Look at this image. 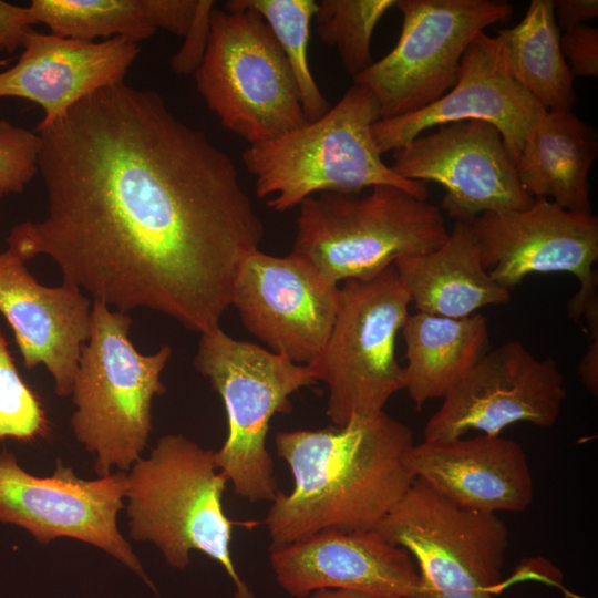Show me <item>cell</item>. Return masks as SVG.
<instances>
[{
    "mask_svg": "<svg viewBox=\"0 0 598 598\" xmlns=\"http://www.w3.org/2000/svg\"><path fill=\"white\" fill-rule=\"evenodd\" d=\"M35 131L47 214L13 226L7 249L25 262L48 256L63 285L115 310L220 328L265 234L231 157L157 92L124 81Z\"/></svg>",
    "mask_w": 598,
    "mask_h": 598,
    "instance_id": "cell-1",
    "label": "cell"
},
{
    "mask_svg": "<svg viewBox=\"0 0 598 598\" xmlns=\"http://www.w3.org/2000/svg\"><path fill=\"white\" fill-rule=\"evenodd\" d=\"M411 429L384 411L343 427L279 431L276 451L293 488L278 492L265 517L271 546L323 529H372L411 487Z\"/></svg>",
    "mask_w": 598,
    "mask_h": 598,
    "instance_id": "cell-2",
    "label": "cell"
},
{
    "mask_svg": "<svg viewBox=\"0 0 598 598\" xmlns=\"http://www.w3.org/2000/svg\"><path fill=\"white\" fill-rule=\"evenodd\" d=\"M379 120L374 95L353 83L320 118L249 145L241 159L255 178L257 196L275 212L299 206L321 193L359 194L382 185L426 200L425 183L403 178L382 159L372 134Z\"/></svg>",
    "mask_w": 598,
    "mask_h": 598,
    "instance_id": "cell-3",
    "label": "cell"
},
{
    "mask_svg": "<svg viewBox=\"0 0 598 598\" xmlns=\"http://www.w3.org/2000/svg\"><path fill=\"white\" fill-rule=\"evenodd\" d=\"M227 482L214 450L182 434L162 436L126 473L130 536L152 542L177 569L189 565L190 551H200L224 568L235 598H255L231 558L234 523L223 507Z\"/></svg>",
    "mask_w": 598,
    "mask_h": 598,
    "instance_id": "cell-4",
    "label": "cell"
},
{
    "mask_svg": "<svg viewBox=\"0 0 598 598\" xmlns=\"http://www.w3.org/2000/svg\"><path fill=\"white\" fill-rule=\"evenodd\" d=\"M127 312L93 301L89 340L82 347L72 388L71 429L95 456L99 477L130 470L152 432V403L165 393L161 375L172 349L140 353L130 339Z\"/></svg>",
    "mask_w": 598,
    "mask_h": 598,
    "instance_id": "cell-5",
    "label": "cell"
},
{
    "mask_svg": "<svg viewBox=\"0 0 598 598\" xmlns=\"http://www.w3.org/2000/svg\"><path fill=\"white\" fill-rule=\"evenodd\" d=\"M292 251L330 286L370 279L401 257L440 247L448 230L439 206L394 186L367 195L321 193L299 205Z\"/></svg>",
    "mask_w": 598,
    "mask_h": 598,
    "instance_id": "cell-6",
    "label": "cell"
},
{
    "mask_svg": "<svg viewBox=\"0 0 598 598\" xmlns=\"http://www.w3.org/2000/svg\"><path fill=\"white\" fill-rule=\"evenodd\" d=\"M199 336L194 367L220 395L227 416V437L215 451L217 467L236 495L271 502L279 491L267 448L270 420L289 413L290 396L315 384L316 377L308 365L234 339L221 328Z\"/></svg>",
    "mask_w": 598,
    "mask_h": 598,
    "instance_id": "cell-7",
    "label": "cell"
},
{
    "mask_svg": "<svg viewBox=\"0 0 598 598\" xmlns=\"http://www.w3.org/2000/svg\"><path fill=\"white\" fill-rule=\"evenodd\" d=\"M196 86L221 125L249 145L303 126L299 92L287 59L264 18L235 0L213 9Z\"/></svg>",
    "mask_w": 598,
    "mask_h": 598,
    "instance_id": "cell-8",
    "label": "cell"
},
{
    "mask_svg": "<svg viewBox=\"0 0 598 598\" xmlns=\"http://www.w3.org/2000/svg\"><path fill=\"white\" fill-rule=\"evenodd\" d=\"M410 295L394 265L370 279L339 287L333 327L318 359L308 365L328 386L327 415L334 427L383 412L404 389L395 339L409 316Z\"/></svg>",
    "mask_w": 598,
    "mask_h": 598,
    "instance_id": "cell-9",
    "label": "cell"
},
{
    "mask_svg": "<svg viewBox=\"0 0 598 598\" xmlns=\"http://www.w3.org/2000/svg\"><path fill=\"white\" fill-rule=\"evenodd\" d=\"M375 528L414 560L416 598H497L509 530L496 514L456 506L415 478Z\"/></svg>",
    "mask_w": 598,
    "mask_h": 598,
    "instance_id": "cell-10",
    "label": "cell"
},
{
    "mask_svg": "<svg viewBox=\"0 0 598 598\" xmlns=\"http://www.w3.org/2000/svg\"><path fill=\"white\" fill-rule=\"evenodd\" d=\"M394 8L402 14L395 47L352 79L374 95L381 118L413 113L447 93L472 41L513 14L507 2L491 0H396Z\"/></svg>",
    "mask_w": 598,
    "mask_h": 598,
    "instance_id": "cell-11",
    "label": "cell"
},
{
    "mask_svg": "<svg viewBox=\"0 0 598 598\" xmlns=\"http://www.w3.org/2000/svg\"><path fill=\"white\" fill-rule=\"evenodd\" d=\"M125 483L124 471L83 480L60 460L51 476H34L20 466L13 453L3 448L0 452V523L19 526L42 544L69 537L93 545L124 564L157 592L117 527V514L124 507Z\"/></svg>",
    "mask_w": 598,
    "mask_h": 598,
    "instance_id": "cell-12",
    "label": "cell"
},
{
    "mask_svg": "<svg viewBox=\"0 0 598 598\" xmlns=\"http://www.w3.org/2000/svg\"><path fill=\"white\" fill-rule=\"evenodd\" d=\"M482 264L492 279L511 290L534 274L568 272L580 289L568 305L579 323L597 296L598 218L567 210L548 198H534L520 210L484 213L472 223Z\"/></svg>",
    "mask_w": 598,
    "mask_h": 598,
    "instance_id": "cell-13",
    "label": "cell"
},
{
    "mask_svg": "<svg viewBox=\"0 0 598 598\" xmlns=\"http://www.w3.org/2000/svg\"><path fill=\"white\" fill-rule=\"evenodd\" d=\"M567 398L554 358H536L520 341L489 349L426 421L424 440L463 437L468 431L498 436L516 423L550 427Z\"/></svg>",
    "mask_w": 598,
    "mask_h": 598,
    "instance_id": "cell-14",
    "label": "cell"
},
{
    "mask_svg": "<svg viewBox=\"0 0 598 598\" xmlns=\"http://www.w3.org/2000/svg\"><path fill=\"white\" fill-rule=\"evenodd\" d=\"M390 166L405 179L440 184L445 190L440 209L456 223L525 209L534 200L519 183L499 131L485 121L451 123L419 135L393 151Z\"/></svg>",
    "mask_w": 598,
    "mask_h": 598,
    "instance_id": "cell-15",
    "label": "cell"
},
{
    "mask_svg": "<svg viewBox=\"0 0 598 598\" xmlns=\"http://www.w3.org/2000/svg\"><path fill=\"white\" fill-rule=\"evenodd\" d=\"M338 303L339 287L328 285L302 257L260 250L240 265L231 301L252 336L302 365L322 352Z\"/></svg>",
    "mask_w": 598,
    "mask_h": 598,
    "instance_id": "cell-16",
    "label": "cell"
},
{
    "mask_svg": "<svg viewBox=\"0 0 598 598\" xmlns=\"http://www.w3.org/2000/svg\"><path fill=\"white\" fill-rule=\"evenodd\" d=\"M278 585L307 598L320 589H349L379 598H416L420 578L411 555L377 528L323 529L270 547Z\"/></svg>",
    "mask_w": 598,
    "mask_h": 598,
    "instance_id": "cell-17",
    "label": "cell"
},
{
    "mask_svg": "<svg viewBox=\"0 0 598 598\" xmlns=\"http://www.w3.org/2000/svg\"><path fill=\"white\" fill-rule=\"evenodd\" d=\"M546 110L498 62L494 37L480 33L464 52L457 81L443 96L410 114L381 118L372 134L382 154L408 144L425 130L463 121H485L501 133L516 164L523 144Z\"/></svg>",
    "mask_w": 598,
    "mask_h": 598,
    "instance_id": "cell-18",
    "label": "cell"
},
{
    "mask_svg": "<svg viewBox=\"0 0 598 598\" xmlns=\"http://www.w3.org/2000/svg\"><path fill=\"white\" fill-rule=\"evenodd\" d=\"M91 301L83 291L48 287L10 250L0 251V313L14 334L25 369L42 364L54 392L71 395L82 347L91 330Z\"/></svg>",
    "mask_w": 598,
    "mask_h": 598,
    "instance_id": "cell-19",
    "label": "cell"
},
{
    "mask_svg": "<svg viewBox=\"0 0 598 598\" xmlns=\"http://www.w3.org/2000/svg\"><path fill=\"white\" fill-rule=\"evenodd\" d=\"M405 464L414 478L471 511L519 513L535 494L524 448L499 435L423 440L406 451Z\"/></svg>",
    "mask_w": 598,
    "mask_h": 598,
    "instance_id": "cell-20",
    "label": "cell"
},
{
    "mask_svg": "<svg viewBox=\"0 0 598 598\" xmlns=\"http://www.w3.org/2000/svg\"><path fill=\"white\" fill-rule=\"evenodd\" d=\"M18 61L0 73V97H19L41 106L48 125L86 95L124 78L138 54L122 38L82 41L29 33Z\"/></svg>",
    "mask_w": 598,
    "mask_h": 598,
    "instance_id": "cell-21",
    "label": "cell"
},
{
    "mask_svg": "<svg viewBox=\"0 0 598 598\" xmlns=\"http://www.w3.org/2000/svg\"><path fill=\"white\" fill-rule=\"evenodd\" d=\"M393 265L417 312L460 319L485 306L511 300L509 290L495 282L483 267L470 223H455L436 249L401 257Z\"/></svg>",
    "mask_w": 598,
    "mask_h": 598,
    "instance_id": "cell-22",
    "label": "cell"
},
{
    "mask_svg": "<svg viewBox=\"0 0 598 598\" xmlns=\"http://www.w3.org/2000/svg\"><path fill=\"white\" fill-rule=\"evenodd\" d=\"M597 154L592 126L571 110H548L530 128L515 168L532 198H548L567 210L591 214L588 174Z\"/></svg>",
    "mask_w": 598,
    "mask_h": 598,
    "instance_id": "cell-23",
    "label": "cell"
},
{
    "mask_svg": "<svg viewBox=\"0 0 598 598\" xmlns=\"http://www.w3.org/2000/svg\"><path fill=\"white\" fill-rule=\"evenodd\" d=\"M401 332L408 361L404 390L416 410L444 399L491 349L488 321L482 313L453 319L415 312Z\"/></svg>",
    "mask_w": 598,
    "mask_h": 598,
    "instance_id": "cell-24",
    "label": "cell"
},
{
    "mask_svg": "<svg viewBox=\"0 0 598 598\" xmlns=\"http://www.w3.org/2000/svg\"><path fill=\"white\" fill-rule=\"evenodd\" d=\"M504 71L546 111L577 103L574 75L560 49L553 0H533L523 20L494 37Z\"/></svg>",
    "mask_w": 598,
    "mask_h": 598,
    "instance_id": "cell-25",
    "label": "cell"
},
{
    "mask_svg": "<svg viewBox=\"0 0 598 598\" xmlns=\"http://www.w3.org/2000/svg\"><path fill=\"white\" fill-rule=\"evenodd\" d=\"M28 10L32 24L82 41L122 38L137 44L157 31L144 0H32Z\"/></svg>",
    "mask_w": 598,
    "mask_h": 598,
    "instance_id": "cell-26",
    "label": "cell"
},
{
    "mask_svg": "<svg viewBox=\"0 0 598 598\" xmlns=\"http://www.w3.org/2000/svg\"><path fill=\"white\" fill-rule=\"evenodd\" d=\"M258 12L280 45L292 71L308 122L320 118L330 104L318 87L309 65L310 24L318 9L313 0H235Z\"/></svg>",
    "mask_w": 598,
    "mask_h": 598,
    "instance_id": "cell-27",
    "label": "cell"
},
{
    "mask_svg": "<svg viewBox=\"0 0 598 598\" xmlns=\"http://www.w3.org/2000/svg\"><path fill=\"white\" fill-rule=\"evenodd\" d=\"M396 0H322L315 14L320 39L334 45L352 79L372 63L375 25Z\"/></svg>",
    "mask_w": 598,
    "mask_h": 598,
    "instance_id": "cell-28",
    "label": "cell"
},
{
    "mask_svg": "<svg viewBox=\"0 0 598 598\" xmlns=\"http://www.w3.org/2000/svg\"><path fill=\"white\" fill-rule=\"evenodd\" d=\"M48 433L43 405L21 378L0 326V440L32 442Z\"/></svg>",
    "mask_w": 598,
    "mask_h": 598,
    "instance_id": "cell-29",
    "label": "cell"
},
{
    "mask_svg": "<svg viewBox=\"0 0 598 598\" xmlns=\"http://www.w3.org/2000/svg\"><path fill=\"white\" fill-rule=\"evenodd\" d=\"M41 136L0 120V197L20 194L39 173Z\"/></svg>",
    "mask_w": 598,
    "mask_h": 598,
    "instance_id": "cell-30",
    "label": "cell"
},
{
    "mask_svg": "<svg viewBox=\"0 0 598 598\" xmlns=\"http://www.w3.org/2000/svg\"><path fill=\"white\" fill-rule=\"evenodd\" d=\"M560 49L575 76H598V30L580 24L565 30Z\"/></svg>",
    "mask_w": 598,
    "mask_h": 598,
    "instance_id": "cell-31",
    "label": "cell"
},
{
    "mask_svg": "<svg viewBox=\"0 0 598 598\" xmlns=\"http://www.w3.org/2000/svg\"><path fill=\"white\" fill-rule=\"evenodd\" d=\"M213 9V1L198 0L196 13L185 35L184 44L172 58L171 66L175 73L183 75L195 73L199 66L208 43Z\"/></svg>",
    "mask_w": 598,
    "mask_h": 598,
    "instance_id": "cell-32",
    "label": "cell"
},
{
    "mask_svg": "<svg viewBox=\"0 0 598 598\" xmlns=\"http://www.w3.org/2000/svg\"><path fill=\"white\" fill-rule=\"evenodd\" d=\"M155 28L185 37L194 20L198 0H144Z\"/></svg>",
    "mask_w": 598,
    "mask_h": 598,
    "instance_id": "cell-33",
    "label": "cell"
},
{
    "mask_svg": "<svg viewBox=\"0 0 598 598\" xmlns=\"http://www.w3.org/2000/svg\"><path fill=\"white\" fill-rule=\"evenodd\" d=\"M28 7L0 0V52L22 48L32 28Z\"/></svg>",
    "mask_w": 598,
    "mask_h": 598,
    "instance_id": "cell-34",
    "label": "cell"
},
{
    "mask_svg": "<svg viewBox=\"0 0 598 598\" xmlns=\"http://www.w3.org/2000/svg\"><path fill=\"white\" fill-rule=\"evenodd\" d=\"M553 4L557 25L564 30L585 24L598 17L597 0H556Z\"/></svg>",
    "mask_w": 598,
    "mask_h": 598,
    "instance_id": "cell-35",
    "label": "cell"
},
{
    "mask_svg": "<svg viewBox=\"0 0 598 598\" xmlns=\"http://www.w3.org/2000/svg\"><path fill=\"white\" fill-rule=\"evenodd\" d=\"M578 373L585 389L598 395V338L590 339L589 348L580 360Z\"/></svg>",
    "mask_w": 598,
    "mask_h": 598,
    "instance_id": "cell-36",
    "label": "cell"
},
{
    "mask_svg": "<svg viewBox=\"0 0 598 598\" xmlns=\"http://www.w3.org/2000/svg\"><path fill=\"white\" fill-rule=\"evenodd\" d=\"M307 598H379L365 592L349 589H320L310 594Z\"/></svg>",
    "mask_w": 598,
    "mask_h": 598,
    "instance_id": "cell-37",
    "label": "cell"
},
{
    "mask_svg": "<svg viewBox=\"0 0 598 598\" xmlns=\"http://www.w3.org/2000/svg\"><path fill=\"white\" fill-rule=\"evenodd\" d=\"M4 63H6V61H0V64H4Z\"/></svg>",
    "mask_w": 598,
    "mask_h": 598,
    "instance_id": "cell-38",
    "label": "cell"
}]
</instances>
